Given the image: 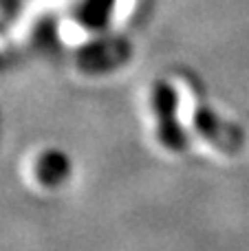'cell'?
I'll list each match as a JSON object with an SVG mask.
<instances>
[{
	"mask_svg": "<svg viewBox=\"0 0 249 251\" xmlns=\"http://www.w3.org/2000/svg\"><path fill=\"white\" fill-rule=\"evenodd\" d=\"M152 113L157 117V134L168 150H183L185 132L179 122V93L170 82H157L152 86Z\"/></svg>",
	"mask_w": 249,
	"mask_h": 251,
	"instance_id": "6da1fadb",
	"label": "cell"
},
{
	"mask_svg": "<svg viewBox=\"0 0 249 251\" xmlns=\"http://www.w3.org/2000/svg\"><path fill=\"white\" fill-rule=\"evenodd\" d=\"M194 126L201 132L203 139L216 146L227 154H238L245 148V134L238 126L225 122L223 117L214 113L210 106H199L194 110Z\"/></svg>",
	"mask_w": 249,
	"mask_h": 251,
	"instance_id": "7a4b0ae2",
	"label": "cell"
},
{
	"mask_svg": "<svg viewBox=\"0 0 249 251\" xmlns=\"http://www.w3.org/2000/svg\"><path fill=\"white\" fill-rule=\"evenodd\" d=\"M130 55V44L124 40H113V42H101L91 44V47L82 49L77 55L79 69L88 71V73H100V71H110L122 66Z\"/></svg>",
	"mask_w": 249,
	"mask_h": 251,
	"instance_id": "3957f363",
	"label": "cell"
},
{
	"mask_svg": "<svg viewBox=\"0 0 249 251\" xmlns=\"http://www.w3.org/2000/svg\"><path fill=\"white\" fill-rule=\"evenodd\" d=\"M117 0H82L77 9V22L86 31H101L108 26Z\"/></svg>",
	"mask_w": 249,
	"mask_h": 251,
	"instance_id": "277c9868",
	"label": "cell"
}]
</instances>
